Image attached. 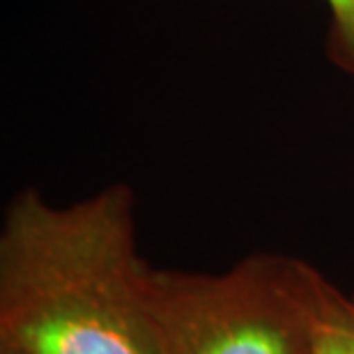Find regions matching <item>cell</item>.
<instances>
[{
  "instance_id": "cell-1",
  "label": "cell",
  "mask_w": 354,
  "mask_h": 354,
  "mask_svg": "<svg viewBox=\"0 0 354 354\" xmlns=\"http://www.w3.org/2000/svg\"><path fill=\"white\" fill-rule=\"evenodd\" d=\"M136 196L115 182L72 205L26 187L0 228V354H159Z\"/></svg>"
},
{
  "instance_id": "cell-2",
  "label": "cell",
  "mask_w": 354,
  "mask_h": 354,
  "mask_svg": "<svg viewBox=\"0 0 354 354\" xmlns=\"http://www.w3.org/2000/svg\"><path fill=\"white\" fill-rule=\"evenodd\" d=\"M317 279L313 265L279 253L223 274L152 267L159 354H313Z\"/></svg>"
},
{
  "instance_id": "cell-3",
  "label": "cell",
  "mask_w": 354,
  "mask_h": 354,
  "mask_svg": "<svg viewBox=\"0 0 354 354\" xmlns=\"http://www.w3.org/2000/svg\"><path fill=\"white\" fill-rule=\"evenodd\" d=\"M313 354H354V297L322 274L315 283Z\"/></svg>"
},
{
  "instance_id": "cell-4",
  "label": "cell",
  "mask_w": 354,
  "mask_h": 354,
  "mask_svg": "<svg viewBox=\"0 0 354 354\" xmlns=\"http://www.w3.org/2000/svg\"><path fill=\"white\" fill-rule=\"evenodd\" d=\"M329 12L327 58L338 72L354 79V0H324Z\"/></svg>"
}]
</instances>
